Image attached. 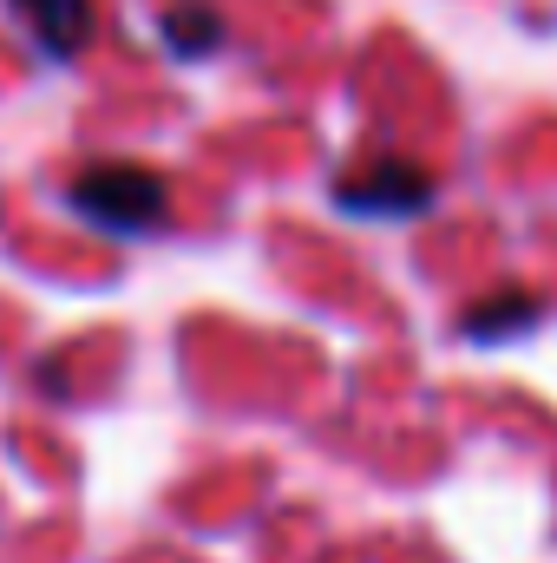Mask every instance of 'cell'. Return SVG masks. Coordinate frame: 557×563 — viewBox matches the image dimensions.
I'll return each mask as SVG.
<instances>
[{
	"label": "cell",
	"mask_w": 557,
	"mask_h": 563,
	"mask_svg": "<svg viewBox=\"0 0 557 563\" xmlns=\"http://www.w3.org/2000/svg\"><path fill=\"white\" fill-rule=\"evenodd\" d=\"M73 203H79L99 230H112V236H144V230L164 223L171 190H164V177L144 170V164H92V170H79Z\"/></svg>",
	"instance_id": "1"
},
{
	"label": "cell",
	"mask_w": 557,
	"mask_h": 563,
	"mask_svg": "<svg viewBox=\"0 0 557 563\" xmlns=\"http://www.w3.org/2000/svg\"><path fill=\"white\" fill-rule=\"evenodd\" d=\"M13 13L26 20V33L46 59H73L92 40V20H99L92 0H13Z\"/></svg>",
	"instance_id": "3"
},
{
	"label": "cell",
	"mask_w": 557,
	"mask_h": 563,
	"mask_svg": "<svg viewBox=\"0 0 557 563\" xmlns=\"http://www.w3.org/2000/svg\"><path fill=\"white\" fill-rule=\"evenodd\" d=\"M217 40H223V20H217L210 7H171V13H164V46H171V53L197 59V53H210Z\"/></svg>",
	"instance_id": "4"
},
{
	"label": "cell",
	"mask_w": 557,
	"mask_h": 563,
	"mask_svg": "<svg viewBox=\"0 0 557 563\" xmlns=\"http://www.w3.org/2000/svg\"><path fill=\"white\" fill-rule=\"evenodd\" d=\"M341 210L354 217H414L433 203V177L414 170V164H368L354 177H341Z\"/></svg>",
	"instance_id": "2"
},
{
	"label": "cell",
	"mask_w": 557,
	"mask_h": 563,
	"mask_svg": "<svg viewBox=\"0 0 557 563\" xmlns=\"http://www.w3.org/2000/svg\"><path fill=\"white\" fill-rule=\"evenodd\" d=\"M532 321H538V301H532V295H499V301H485V308L466 314V334L499 341V334H518V328H532Z\"/></svg>",
	"instance_id": "5"
}]
</instances>
